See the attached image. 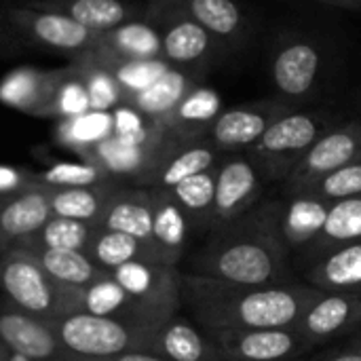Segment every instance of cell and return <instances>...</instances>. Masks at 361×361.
I'll return each mask as SVG.
<instances>
[{
	"label": "cell",
	"instance_id": "16",
	"mask_svg": "<svg viewBox=\"0 0 361 361\" xmlns=\"http://www.w3.org/2000/svg\"><path fill=\"white\" fill-rule=\"evenodd\" d=\"M361 326V290L322 292L294 326L313 347L349 334Z\"/></svg>",
	"mask_w": 361,
	"mask_h": 361
},
{
	"label": "cell",
	"instance_id": "6",
	"mask_svg": "<svg viewBox=\"0 0 361 361\" xmlns=\"http://www.w3.org/2000/svg\"><path fill=\"white\" fill-rule=\"evenodd\" d=\"M59 343L68 353L80 360H110L123 353L146 351L152 338L150 330L133 328L116 319L89 313H72L53 319Z\"/></svg>",
	"mask_w": 361,
	"mask_h": 361
},
{
	"label": "cell",
	"instance_id": "14",
	"mask_svg": "<svg viewBox=\"0 0 361 361\" xmlns=\"http://www.w3.org/2000/svg\"><path fill=\"white\" fill-rule=\"evenodd\" d=\"M169 142H171L169 131H167L165 140H161L159 144H152V146H137V144L123 142L116 135H110L108 140L93 146L80 159L93 163L110 180H114L118 184L129 182L133 186L144 188L146 180L150 178L152 169L157 167V163H159L161 154L165 152V148L169 146Z\"/></svg>",
	"mask_w": 361,
	"mask_h": 361
},
{
	"label": "cell",
	"instance_id": "32",
	"mask_svg": "<svg viewBox=\"0 0 361 361\" xmlns=\"http://www.w3.org/2000/svg\"><path fill=\"white\" fill-rule=\"evenodd\" d=\"M32 256L40 269L51 275L55 281L72 288H85L106 275L108 271L99 269L85 252H70V250H44V247H25L19 250Z\"/></svg>",
	"mask_w": 361,
	"mask_h": 361
},
{
	"label": "cell",
	"instance_id": "7",
	"mask_svg": "<svg viewBox=\"0 0 361 361\" xmlns=\"http://www.w3.org/2000/svg\"><path fill=\"white\" fill-rule=\"evenodd\" d=\"M0 17L13 32H17L27 42H34L47 51L63 53L68 59L89 51L99 36L66 15L38 11L21 2L2 8Z\"/></svg>",
	"mask_w": 361,
	"mask_h": 361
},
{
	"label": "cell",
	"instance_id": "11",
	"mask_svg": "<svg viewBox=\"0 0 361 361\" xmlns=\"http://www.w3.org/2000/svg\"><path fill=\"white\" fill-rule=\"evenodd\" d=\"M292 110H296V106L283 99H260L226 108L212 123L205 140L224 157L247 152L277 118Z\"/></svg>",
	"mask_w": 361,
	"mask_h": 361
},
{
	"label": "cell",
	"instance_id": "45",
	"mask_svg": "<svg viewBox=\"0 0 361 361\" xmlns=\"http://www.w3.org/2000/svg\"><path fill=\"white\" fill-rule=\"evenodd\" d=\"M330 6H338V8H349V11H361V0H317Z\"/></svg>",
	"mask_w": 361,
	"mask_h": 361
},
{
	"label": "cell",
	"instance_id": "50",
	"mask_svg": "<svg viewBox=\"0 0 361 361\" xmlns=\"http://www.w3.org/2000/svg\"><path fill=\"white\" fill-rule=\"evenodd\" d=\"M294 361H302V360H294Z\"/></svg>",
	"mask_w": 361,
	"mask_h": 361
},
{
	"label": "cell",
	"instance_id": "15",
	"mask_svg": "<svg viewBox=\"0 0 361 361\" xmlns=\"http://www.w3.org/2000/svg\"><path fill=\"white\" fill-rule=\"evenodd\" d=\"M0 341L11 353L30 361H87L63 349L53 322L19 313L11 307L0 309Z\"/></svg>",
	"mask_w": 361,
	"mask_h": 361
},
{
	"label": "cell",
	"instance_id": "23",
	"mask_svg": "<svg viewBox=\"0 0 361 361\" xmlns=\"http://www.w3.org/2000/svg\"><path fill=\"white\" fill-rule=\"evenodd\" d=\"M97 226L131 235L152 252V190L118 184Z\"/></svg>",
	"mask_w": 361,
	"mask_h": 361
},
{
	"label": "cell",
	"instance_id": "31",
	"mask_svg": "<svg viewBox=\"0 0 361 361\" xmlns=\"http://www.w3.org/2000/svg\"><path fill=\"white\" fill-rule=\"evenodd\" d=\"M309 281L322 292H357L361 290V241L343 245L311 269Z\"/></svg>",
	"mask_w": 361,
	"mask_h": 361
},
{
	"label": "cell",
	"instance_id": "1",
	"mask_svg": "<svg viewBox=\"0 0 361 361\" xmlns=\"http://www.w3.org/2000/svg\"><path fill=\"white\" fill-rule=\"evenodd\" d=\"M283 209L262 201L239 218L212 228L195 256V275L245 286H281L290 279V245L283 235Z\"/></svg>",
	"mask_w": 361,
	"mask_h": 361
},
{
	"label": "cell",
	"instance_id": "3",
	"mask_svg": "<svg viewBox=\"0 0 361 361\" xmlns=\"http://www.w3.org/2000/svg\"><path fill=\"white\" fill-rule=\"evenodd\" d=\"M0 290L8 307L25 315L53 322L78 313L80 288L55 281L32 256L19 250L0 254Z\"/></svg>",
	"mask_w": 361,
	"mask_h": 361
},
{
	"label": "cell",
	"instance_id": "29",
	"mask_svg": "<svg viewBox=\"0 0 361 361\" xmlns=\"http://www.w3.org/2000/svg\"><path fill=\"white\" fill-rule=\"evenodd\" d=\"M186 13L226 47L239 44L250 30L247 15L235 0H180Z\"/></svg>",
	"mask_w": 361,
	"mask_h": 361
},
{
	"label": "cell",
	"instance_id": "30",
	"mask_svg": "<svg viewBox=\"0 0 361 361\" xmlns=\"http://www.w3.org/2000/svg\"><path fill=\"white\" fill-rule=\"evenodd\" d=\"M355 241H361V195L330 203L322 231L307 247L319 260L326 254Z\"/></svg>",
	"mask_w": 361,
	"mask_h": 361
},
{
	"label": "cell",
	"instance_id": "27",
	"mask_svg": "<svg viewBox=\"0 0 361 361\" xmlns=\"http://www.w3.org/2000/svg\"><path fill=\"white\" fill-rule=\"evenodd\" d=\"M118 182H102L93 186H78V188H47V199L53 216L80 220L89 224H99L104 209L116 190Z\"/></svg>",
	"mask_w": 361,
	"mask_h": 361
},
{
	"label": "cell",
	"instance_id": "20",
	"mask_svg": "<svg viewBox=\"0 0 361 361\" xmlns=\"http://www.w3.org/2000/svg\"><path fill=\"white\" fill-rule=\"evenodd\" d=\"M224 154H220L207 140L180 142L171 135L169 146L161 154V159H159L157 167L152 169L150 178L146 180L144 188L171 190L180 182H184L201 171L214 169Z\"/></svg>",
	"mask_w": 361,
	"mask_h": 361
},
{
	"label": "cell",
	"instance_id": "43",
	"mask_svg": "<svg viewBox=\"0 0 361 361\" xmlns=\"http://www.w3.org/2000/svg\"><path fill=\"white\" fill-rule=\"evenodd\" d=\"M32 184H34V171L13 165H0V197L21 192Z\"/></svg>",
	"mask_w": 361,
	"mask_h": 361
},
{
	"label": "cell",
	"instance_id": "28",
	"mask_svg": "<svg viewBox=\"0 0 361 361\" xmlns=\"http://www.w3.org/2000/svg\"><path fill=\"white\" fill-rule=\"evenodd\" d=\"M110 55L127 59H152L163 57V40L159 30L148 19L125 21L97 36L93 44Z\"/></svg>",
	"mask_w": 361,
	"mask_h": 361
},
{
	"label": "cell",
	"instance_id": "9",
	"mask_svg": "<svg viewBox=\"0 0 361 361\" xmlns=\"http://www.w3.org/2000/svg\"><path fill=\"white\" fill-rule=\"evenodd\" d=\"M361 157V121L338 123L328 129L300 159L292 173L283 180V188L290 197L307 192L328 173Z\"/></svg>",
	"mask_w": 361,
	"mask_h": 361
},
{
	"label": "cell",
	"instance_id": "17",
	"mask_svg": "<svg viewBox=\"0 0 361 361\" xmlns=\"http://www.w3.org/2000/svg\"><path fill=\"white\" fill-rule=\"evenodd\" d=\"M51 216L47 190L38 182L21 192L0 197V254L36 235Z\"/></svg>",
	"mask_w": 361,
	"mask_h": 361
},
{
	"label": "cell",
	"instance_id": "36",
	"mask_svg": "<svg viewBox=\"0 0 361 361\" xmlns=\"http://www.w3.org/2000/svg\"><path fill=\"white\" fill-rule=\"evenodd\" d=\"M76 74L82 78L85 89L89 93V104L91 110H102V112H112L116 106L125 104V93L116 78L97 61L93 51H85L80 55L70 57L68 61Z\"/></svg>",
	"mask_w": 361,
	"mask_h": 361
},
{
	"label": "cell",
	"instance_id": "40",
	"mask_svg": "<svg viewBox=\"0 0 361 361\" xmlns=\"http://www.w3.org/2000/svg\"><path fill=\"white\" fill-rule=\"evenodd\" d=\"M34 182L47 188H78V186H93L110 180L99 167L80 159V161H59L49 165L42 171H34Z\"/></svg>",
	"mask_w": 361,
	"mask_h": 361
},
{
	"label": "cell",
	"instance_id": "47",
	"mask_svg": "<svg viewBox=\"0 0 361 361\" xmlns=\"http://www.w3.org/2000/svg\"><path fill=\"white\" fill-rule=\"evenodd\" d=\"M8 353H11V351H8L6 345L0 341V361H8Z\"/></svg>",
	"mask_w": 361,
	"mask_h": 361
},
{
	"label": "cell",
	"instance_id": "19",
	"mask_svg": "<svg viewBox=\"0 0 361 361\" xmlns=\"http://www.w3.org/2000/svg\"><path fill=\"white\" fill-rule=\"evenodd\" d=\"M78 313H89L97 317H108L123 322L133 328L154 332L159 324L146 313L142 305H137L129 292L112 277V273L102 275L93 283L80 288L78 294Z\"/></svg>",
	"mask_w": 361,
	"mask_h": 361
},
{
	"label": "cell",
	"instance_id": "37",
	"mask_svg": "<svg viewBox=\"0 0 361 361\" xmlns=\"http://www.w3.org/2000/svg\"><path fill=\"white\" fill-rule=\"evenodd\" d=\"M95 224L80 222V220H70V218H59L51 216L36 235L19 243L15 250H25V247H44V250H70V252H85L91 243V237L95 233Z\"/></svg>",
	"mask_w": 361,
	"mask_h": 361
},
{
	"label": "cell",
	"instance_id": "33",
	"mask_svg": "<svg viewBox=\"0 0 361 361\" xmlns=\"http://www.w3.org/2000/svg\"><path fill=\"white\" fill-rule=\"evenodd\" d=\"M114 133L112 112L89 110L85 114L61 118L55 125V142L66 150L74 152L78 159L85 157L93 146L108 140Z\"/></svg>",
	"mask_w": 361,
	"mask_h": 361
},
{
	"label": "cell",
	"instance_id": "22",
	"mask_svg": "<svg viewBox=\"0 0 361 361\" xmlns=\"http://www.w3.org/2000/svg\"><path fill=\"white\" fill-rule=\"evenodd\" d=\"M152 190V254L154 262L178 267L186 252L190 222L171 190Z\"/></svg>",
	"mask_w": 361,
	"mask_h": 361
},
{
	"label": "cell",
	"instance_id": "2",
	"mask_svg": "<svg viewBox=\"0 0 361 361\" xmlns=\"http://www.w3.org/2000/svg\"><path fill=\"white\" fill-rule=\"evenodd\" d=\"M322 294L309 286H245L205 275L182 273V305L207 332L294 328Z\"/></svg>",
	"mask_w": 361,
	"mask_h": 361
},
{
	"label": "cell",
	"instance_id": "8",
	"mask_svg": "<svg viewBox=\"0 0 361 361\" xmlns=\"http://www.w3.org/2000/svg\"><path fill=\"white\" fill-rule=\"evenodd\" d=\"M326 68L322 47L307 36H288L271 57V80L279 99L296 106L317 93Z\"/></svg>",
	"mask_w": 361,
	"mask_h": 361
},
{
	"label": "cell",
	"instance_id": "26",
	"mask_svg": "<svg viewBox=\"0 0 361 361\" xmlns=\"http://www.w3.org/2000/svg\"><path fill=\"white\" fill-rule=\"evenodd\" d=\"M222 112V97L207 85H197L165 121V129L180 142L205 140L212 123Z\"/></svg>",
	"mask_w": 361,
	"mask_h": 361
},
{
	"label": "cell",
	"instance_id": "46",
	"mask_svg": "<svg viewBox=\"0 0 361 361\" xmlns=\"http://www.w3.org/2000/svg\"><path fill=\"white\" fill-rule=\"evenodd\" d=\"M328 361H361V349L357 347H349L347 351H343V353H338V355H334L332 360Z\"/></svg>",
	"mask_w": 361,
	"mask_h": 361
},
{
	"label": "cell",
	"instance_id": "35",
	"mask_svg": "<svg viewBox=\"0 0 361 361\" xmlns=\"http://www.w3.org/2000/svg\"><path fill=\"white\" fill-rule=\"evenodd\" d=\"M87 256L104 271L112 273L123 264L135 262V260H146L154 262L152 252L146 243L137 241L131 235L118 233V231H108L97 226L91 243L87 247Z\"/></svg>",
	"mask_w": 361,
	"mask_h": 361
},
{
	"label": "cell",
	"instance_id": "21",
	"mask_svg": "<svg viewBox=\"0 0 361 361\" xmlns=\"http://www.w3.org/2000/svg\"><path fill=\"white\" fill-rule=\"evenodd\" d=\"M148 353L165 361H226L214 338L188 319L173 315L152 332Z\"/></svg>",
	"mask_w": 361,
	"mask_h": 361
},
{
	"label": "cell",
	"instance_id": "4",
	"mask_svg": "<svg viewBox=\"0 0 361 361\" xmlns=\"http://www.w3.org/2000/svg\"><path fill=\"white\" fill-rule=\"evenodd\" d=\"M334 125H338V118L328 110H292L277 118L243 154L250 157L264 180L283 182L307 150Z\"/></svg>",
	"mask_w": 361,
	"mask_h": 361
},
{
	"label": "cell",
	"instance_id": "49",
	"mask_svg": "<svg viewBox=\"0 0 361 361\" xmlns=\"http://www.w3.org/2000/svg\"><path fill=\"white\" fill-rule=\"evenodd\" d=\"M353 347H357V349H361V336H360V338H357V341H355V343H353Z\"/></svg>",
	"mask_w": 361,
	"mask_h": 361
},
{
	"label": "cell",
	"instance_id": "42",
	"mask_svg": "<svg viewBox=\"0 0 361 361\" xmlns=\"http://www.w3.org/2000/svg\"><path fill=\"white\" fill-rule=\"evenodd\" d=\"M302 195L315 197L326 203H336V201L361 195V157L343 165L341 169L328 173L326 178H322L315 186H311Z\"/></svg>",
	"mask_w": 361,
	"mask_h": 361
},
{
	"label": "cell",
	"instance_id": "10",
	"mask_svg": "<svg viewBox=\"0 0 361 361\" xmlns=\"http://www.w3.org/2000/svg\"><path fill=\"white\" fill-rule=\"evenodd\" d=\"M112 277L159 326L178 315L182 307V273L178 267L135 260L112 271Z\"/></svg>",
	"mask_w": 361,
	"mask_h": 361
},
{
	"label": "cell",
	"instance_id": "5",
	"mask_svg": "<svg viewBox=\"0 0 361 361\" xmlns=\"http://www.w3.org/2000/svg\"><path fill=\"white\" fill-rule=\"evenodd\" d=\"M146 19L159 30L163 57L178 68L207 70L226 55V44L197 23L180 0H150Z\"/></svg>",
	"mask_w": 361,
	"mask_h": 361
},
{
	"label": "cell",
	"instance_id": "18",
	"mask_svg": "<svg viewBox=\"0 0 361 361\" xmlns=\"http://www.w3.org/2000/svg\"><path fill=\"white\" fill-rule=\"evenodd\" d=\"M59 76L61 68L42 70L34 66H19L0 78V104L27 116L49 118Z\"/></svg>",
	"mask_w": 361,
	"mask_h": 361
},
{
	"label": "cell",
	"instance_id": "25",
	"mask_svg": "<svg viewBox=\"0 0 361 361\" xmlns=\"http://www.w3.org/2000/svg\"><path fill=\"white\" fill-rule=\"evenodd\" d=\"M19 2L38 11L66 15L95 34H104L137 17V8L125 0H19Z\"/></svg>",
	"mask_w": 361,
	"mask_h": 361
},
{
	"label": "cell",
	"instance_id": "44",
	"mask_svg": "<svg viewBox=\"0 0 361 361\" xmlns=\"http://www.w3.org/2000/svg\"><path fill=\"white\" fill-rule=\"evenodd\" d=\"M89 361V360H87ZM91 361H165L152 353H146V351H133V353H123V355H116V357H110V360H91Z\"/></svg>",
	"mask_w": 361,
	"mask_h": 361
},
{
	"label": "cell",
	"instance_id": "24",
	"mask_svg": "<svg viewBox=\"0 0 361 361\" xmlns=\"http://www.w3.org/2000/svg\"><path fill=\"white\" fill-rule=\"evenodd\" d=\"M203 72L205 70L171 66L159 80H154L142 93L129 97L125 104L133 106L146 118H150L159 125H165V121L173 114V110L186 97V93L190 89H195L197 85H201Z\"/></svg>",
	"mask_w": 361,
	"mask_h": 361
},
{
	"label": "cell",
	"instance_id": "38",
	"mask_svg": "<svg viewBox=\"0 0 361 361\" xmlns=\"http://www.w3.org/2000/svg\"><path fill=\"white\" fill-rule=\"evenodd\" d=\"M216 167L201 171L171 188V195L176 197V201L188 216L190 226L212 231L214 197H216Z\"/></svg>",
	"mask_w": 361,
	"mask_h": 361
},
{
	"label": "cell",
	"instance_id": "13",
	"mask_svg": "<svg viewBox=\"0 0 361 361\" xmlns=\"http://www.w3.org/2000/svg\"><path fill=\"white\" fill-rule=\"evenodd\" d=\"M264 178L247 154H226L216 167V197L212 228L222 226L258 205Z\"/></svg>",
	"mask_w": 361,
	"mask_h": 361
},
{
	"label": "cell",
	"instance_id": "34",
	"mask_svg": "<svg viewBox=\"0 0 361 361\" xmlns=\"http://www.w3.org/2000/svg\"><path fill=\"white\" fill-rule=\"evenodd\" d=\"M93 55L97 57V61L116 78V82L121 85L123 93H125V102L137 93H142L144 89H148L154 80H159L169 68L171 63L165 57H152V59H127V57H116L110 55L97 47H91Z\"/></svg>",
	"mask_w": 361,
	"mask_h": 361
},
{
	"label": "cell",
	"instance_id": "39",
	"mask_svg": "<svg viewBox=\"0 0 361 361\" xmlns=\"http://www.w3.org/2000/svg\"><path fill=\"white\" fill-rule=\"evenodd\" d=\"M328 209L330 203L315 197H292V203L283 209V235L288 245H309L322 231Z\"/></svg>",
	"mask_w": 361,
	"mask_h": 361
},
{
	"label": "cell",
	"instance_id": "41",
	"mask_svg": "<svg viewBox=\"0 0 361 361\" xmlns=\"http://www.w3.org/2000/svg\"><path fill=\"white\" fill-rule=\"evenodd\" d=\"M89 110H91V104H89V93L85 89L82 78L76 74V70L70 63L61 66V76L51 99L49 118H55V121L72 118Z\"/></svg>",
	"mask_w": 361,
	"mask_h": 361
},
{
	"label": "cell",
	"instance_id": "48",
	"mask_svg": "<svg viewBox=\"0 0 361 361\" xmlns=\"http://www.w3.org/2000/svg\"><path fill=\"white\" fill-rule=\"evenodd\" d=\"M8 361H30V360H25V357H21V355H17V353H8Z\"/></svg>",
	"mask_w": 361,
	"mask_h": 361
},
{
	"label": "cell",
	"instance_id": "12",
	"mask_svg": "<svg viewBox=\"0 0 361 361\" xmlns=\"http://www.w3.org/2000/svg\"><path fill=\"white\" fill-rule=\"evenodd\" d=\"M209 336L226 361H294L313 347L296 328L222 330Z\"/></svg>",
	"mask_w": 361,
	"mask_h": 361
}]
</instances>
